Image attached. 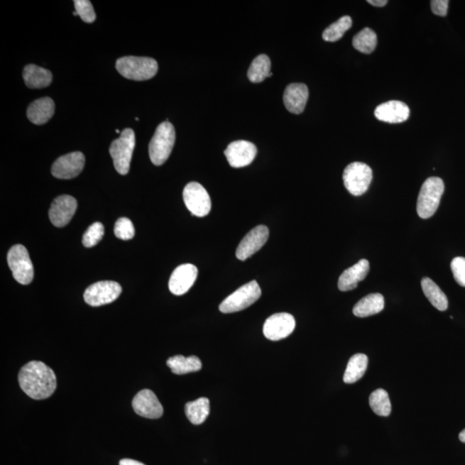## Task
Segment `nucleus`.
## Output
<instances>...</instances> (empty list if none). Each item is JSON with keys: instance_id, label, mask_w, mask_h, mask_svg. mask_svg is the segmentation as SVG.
<instances>
[{"instance_id": "1", "label": "nucleus", "mask_w": 465, "mask_h": 465, "mask_svg": "<svg viewBox=\"0 0 465 465\" xmlns=\"http://www.w3.org/2000/svg\"><path fill=\"white\" fill-rule=\"evenodd\" d=\"M19 385L34 400L50 398L58 386L55 372L41 361H31L22 367L18 375Z\"/></svg>"}, {"instance_id": "2", "label": "nucleus", "mask_w": 465, "mask_h": 465, "mask_svg": "<svg viewBox=\"0 0 465 465\" xmlns=\"http://www.w3.org/2000/svg\"><path fill=\"white\" fill-rule=\"evenodd\" d=\"M116 68L124 78L143 82L156 75L158 63L153 58L125 56L116 60Z\"/></svg>"}, {"instance_id": "3", "label": "nucleus", "mask_w": 465, "mask_h": 465, "mask_svg": "<svg viewBox=\"0 0 465 465\" xmlns=\"http://www.w3.org/2000/svg\"><path fill=\"white\" fill-rule=\"evenodd\" d=\"M176 139L175 129L168 121L160 124L149 143V156L155 165H163L173 151Z\"/></svg>"}, {"instance_id": "4", "label": "nucleus", "mask_w": 465, "mask_h": 465, "mask_svg": "<svg viewBox=\"0 0 465 465\" xmlns=\"http://www.w3.org/2000/svg\"><path fill=\"white\" fill-rule=\"evenodd\" d=\"M444 191V181L438 177H431L424 182L417 201L418 216L428 219L438 209Z\"/></svg>"}, {"instance_id": "5", "label": "nucleus", "mask_w": 465, "mask_h": 465, "mask_svg": "<svg viewBox=\"0 0 465 465\" xmlns=\"http://www.w3.org/2000/svg\"><path fill=\"white\" fill-rule=\"evenodd\" d=\"M135 147L136 136L131 128L124 129L119 138L112 141L110 153L114 167L121 175H128Z\"/></svg>"}, {"instance_id": "6", "label": "nucleus", "mask_w": 465, "mask_h": 465, "mask_svg": "<svg viewBox=\"0 0 465 465\" xmlns=\"http://www.w3.org/2000/svg\"><path fill=\"white\" fill-rule=\"evenodd\" d=\"M261 297V289L256 281H251L230 295L219 306L221 313L239 312L248 308Z\"/></svg>"}, {"instance_id": "7", "label": "nucleus", "mask_w": 465, "mask_h": 465, "mask_svg": "<svg viewBox=\"0 0 465 465\" xmlns=\"http://www.w3.org/2000/svg\"><path fill=\"white\" fill-rule=\"evenodd\" d=\"M7 261L16 281L24 285L31 284L34 278L33 264L23 245L12 246L8 253Z\"/></svg>"}, {"instance_id": "8", "label": "nucleus", "mask_w": 465, "mask_h": 465, "mask_svg": "<svg viewBox=\"0 0 465 465\" xmlns=\"http://www.w3.org/2000/svg\"><path fill=\"white\" fill-rule=\"evenodd\" d=\"M344 185L351 195H363L369 189L372 181V170L362 163H354L347 165L343 173Z\"/></svg>"}, {"instance_id": "9", "label": "nucleus", "mask_w": 465, "mask_h": 465, "mask_svg": "<svg viewBox=\"0 0 465 465\" xmlns=\"http://www.w3.org/2000/svg\"><path fill=\"white\" fill-rule=\"evenodd\" d=\"M122 293V287L114 281H100L88 287L84 291V299L92 307L109 305L116 300Z\"/></svg>"}, {"instance_id": "10", "label": "nucleus", "mask_w": 465, "mask_h": 465, "mask_svg": "<svg viewBox=\"0 0 465 465\" xmlns=\"http://www.w3.org/2000/svg\"><path fill=\"white\" fill-rule=\"evenodd\" d=\"M186 207L193 216L204 217L212 209V200L204 186L197 182H191L185 186L183 192Z\"/></svg>"}, {"instance_id": "11", "label": "nucleus", "mask_w": 465, "mask_h": 465, "mask_svg": "<svg viewBox=\"0 0 465 465\" xmlns=\"http://www.w3.org/2000/svg\"><path fill=\"white\" fill-rule=\"evenodd\" d=\"M296 327L293 315L278 313L270 315L263 327V333L270 341H278L289 337Z\"/></svg>"}, {"instance_id": "12", "label": "nucleus", "mask_w": 465, "mask_h": 465, "mask_svg": "<svg viewBox=\"0 0 465 465\" xmlns=\"http://www.w3.org/2000/svg\"><path fill=\"white\" fill-rule=\"evenodd\" d=\"M86 159L82 152L67 153L55 160L51 173L60 180H71L78 176L84 167Z\"/></svg>"}, {"instance_id": "13", "label": "nucleus", "mask_w": 465, "mask_h": 465, "mask_svg": "<svg viewBox=\"0 0 465 465\" xmlns=\"http://www.w3.org/2000/svg\"><path fill=\"white\" fill-rule=\"evenodd\" d=\"M268 238V228L264 225L257 226L242 239L236 249V257L242 261L248 260L263 248Z\"/></svg>"}, {"instance_id": "14", "label": "nucleus", "mask_w": 465, "mask_h": 465, "mask_svg": "<svg viewBox=\"0 0 465 465\" xmlns=\"http://www.w3.org/2000/svg\"><path fill=\"white\" fill-rule=\"evenodd\" d=\"M229 163L234 168L246 167L257 155L256 146L248 141H233L224 151Z\"/></svg>"}, {"instance_id": "15", "label": "nucleus", "mask_w": 465, "mask_h": 465, "mask_svg": "<svg viewBox=\"0 0 465 465\" xmlns=\"http://www.w3.org/2000/svg\"><path fill=\"white\" fill-rule=\"evenodd\" d=\"M77 200L70 195H62L55 198L50 209V221L55 227L62 228L70 224L72 217L75 216Z\"/></svg>"}, {"instance_id": "16", "label": "nucleus", "mask_w": 465, "mask_h": 465, "mask_svg": "<svg viewBox=\"0 0 465 465\" xmlns=\"http://www.w3.org/2000/svg\"><path fill=\"white\" fill-rule=\"evenodd\" d=\"M132 407L136 413L141 417L159 419L163 415V407L151 390L138 392L133 399Z\"/></svg>"}, {"instance_id": "17", "label": "nucleus", "mask_w": 465, "mask_h": 465, "mask_svg": "<svg viewBox=\"0 0 465 465\" xmlns=\"http://www.w3.org/2000/svg\"><path fill=\"white\" fill-rule=\"evenodd\" d=\"M198 270L192 264H184L173 270L169 280V290L173 295L181 296L192 288L196 282Z\"/></svg>"}, {"instance_id": "18", "label": "nucleus", "mask_w": 465, "mask_h": 465, "mask_svg": "<svg viewBox=\"0 0 465 465\" xmlns=\"http://www.w3.org/2000/svg\"><path fill=\"white\" fill-rule=\"evenodd\" d=\"M376 119L381 122L400 124L405 122L410 117V111L405 103L401 101L391 100L376 108Z\"/></svg>"}, {"instance_id": "19", "label": "nucleus", "mask_w": 465, "mask_h": 465, "mask_svg": "<svg viewBox=\"0 0 465 465\" xmlns=\"http://www.w3.org/2000/svg\"><path fill=\"white\" fill-rule=\"evenodd\" d=\"M309 99V89L305 84L293 83L285 88L284 103L285 108L293 114H301L305 111Z\"/></svg>"}, {"instance_id": "20", "label": "nucleus", "mask_w": 465, "mask_h": 465, "mask_svg": "<svg viewBox=\"0 0 465 465\" xmlns=\"http://www.w3.org/2000/svg\"><path fill=\"white\" fill-rule=\"evenodd\" d=\"M370 270V263L365 258L359 261L357 264L344 270L339 278L338 287L339 290L349 291L357 288L359 283L367 276Z\"/></svg>"}, {"instance_id": "21", "label": "nucleus", "mask_w": 465, "mask_h": 465, "mask_svg": "<svg viewBox=\"0 0 465 465\" xmlns=\"http://www.w3.org/2000/svg\"><path fill=\"white\" fill-rule=\"evenodd\" d=\"M55 113V103L52 99H39L30 104L27 111L28 119L36 125L46 124L52 119Z\"/></svg>"}, {"instance_id": "22", "label": "nucleus", "mask_w": 465, "mask_h": 465, "mask_svg": "<svg viewBox=\"0 0 465 465\" xmlns=\"http://www.w3.org/2000/svg\"><path fill=\"white\" fill-rule=\"evenodd\" d=\"M23 77L26 86L32 89L47 87L53 80L52 72L50 70L33 64L28 65L24 67Z\"/></svg>"}, {"instance_id": "23", "label": "nucleus", "mask_w": 465, "mask_h": 465, "mask_svg": "<svg viewBox=\"0 0 465 465\" xmlns=\"http://www.w3.org/2000/svg\"><path fill=\"white\" fill-rule=\"evenodd\" d=\"M384 309V297L379 293L369 294L356 303L354 314L358 317H368L377 314Z\"/></svg>"}, {"instance_id": "24", "label": "nucleus", "mask_w": 465, "mask_h": 465, "mask_svg": "<svg viewBox=\"0 0 465 465\" xmlns=\"http://www.w3.org/2000/svg\"><path fill=\"white\" fill-rule=\"evenodd\" d=\"M167 365L173 373L177 375L191 373L202 369V362L196 356L188 358L182 355L173 356L168 359Z\"/></svg>"}, {"instance_id": "25", "label": "nucleus", "mask_w": 465, "mask_h": 465, "mask_svg": "<svg viewBox=\"0 0 465 465\" xmlns=\"http://www.w3.org/2000/svg\"><path fill=\"white\" fill-rule=\"evenodd\" d=\"M422 287L425 296L434 308L439 311H444L448 309V299L446 294L431 278H422Z\"/></svg>"}, {"instance_id": "26", "label": "nucleus", "mask_w": 465, "mask_h": 465, "mask_svg": "<svg viewBox=\"0 0 465 465\" xmlns=\"http://www.w3.org/2000/svg\"><path fill=\"white\" fill-rule=\"evenodd\" d=\"M368 366V358L366 354H358L353 356L347 363L344 382L354 383L365 375Z\"/></svg>"}, {"instance_id": "27", "label": "nucleus", "mask_w": 465, "mask_h": 465, "mask_svg": "<svg viewBox=\"0 0 465 465\" xmlns=\"http://www.w3.org/2000/svg\"><path fill=\"white\" fill-rule=\"evenodd\" d=\"M185 415L193 425H201L207 419L210 404L208 398H201L185 404Z\"/></svg>"}, {"instance_id": "28", "label": "nucleus", "mask_w": 465, "mask_h": 465, "mask_svg": "<svg viewBox=\"0 0 465 465\" xmlns=\"http://www.w3.org/2000/svg\"><path fill=\"white\" fill-rule=\"evenodd\" d=\"M270 72V60L268 55H261L253 60L248 72L251 82L261 83L266 78L272 76Z\"/></svg>"}, {"instance_id": "29", "label": "nucleus", "mask_w": 465, "mask_h": 465, "mask_svg": "<svg viewBox=\"0 0 465 465\" xmlns=\"http://www.w3.org/2000/svg\"><path fill=\"white\" fill-rule=\"evenodd\" d=\"M378 44V36L374 31L370 28H365L356 35L353 40V45L355 50L363 53V54H371L375 50Z\"/></svg>"}, {"instance_id": "30", "label": "nucleus", "mask_w": 465, "mask_h": 465, "mask_svg": "<svg viewBox=\"0 0 465 465\" xmlns=\"http://www.w3.org/2000/svg\"><path fill=\"white\" fill-rule=\"evenodd\" d=\"M353 26V20L349 16H344L337 22L332 23L323 31L322 38L326 42H337L346 32Z\"/></svg>"}, {"instance_id": "31", "label": "nucleus", "mask_w": 465, "mask_h": 465, "mask_svg": "<svg viewBox=\"0 0 465 465\" xmlns=\"http://www.w3.org/2000/svg\"><path fill=\"white\" fill-rule=\"evenodd\" d=\"M370 407L376 415L389 416L391 413V403L386 390L378 389L372 392L369 399Z\"/></svg>"}, {"instance_id": "32", "label": "nucleus", "mask_w": 465, "mask_h": 465, "mask_svg": "<svg viewBox=\"0 0 465 465\" xmlns=\"http://www.w3.org/2000/svg\"><path fill=\"white\" fill-rule=\"evenodd\" d=\"M104 234V228L101 222H94L84 234L82 244L86 248H92L102 240Z\"/></svg>"}, {"instance_id": "33", "label": "nucleus", "mask_w": 465, "mask_h": 465, "mask_svg": "<svg viewBox=\"0 0 465 465\" xmlns=\"http://www.w3.org/2000/svg\"><path fill=\"white\" fill-rule=\"evenodd\" d=\"M114 233L115 236L121 240H131L136 234L134 225L128 218H119L116 222Z\"/></svg>"}, {"instance_id": "34", "label": "nucleus", "mask_w": 465, "mask_h": 465, "mask_svg": "<svg viewBox=\"0 0 465 465\" xmlns=\"http://www.w3.org/2000/svg\"><path fill=\"white\" fill-rule=\"evenodd\" d=\"M75 11L84 22L92 23L96 20V14L89 0H75Z\"/></svg>"}, {"instance_id": "35", "label": "nucleus", "mask_w": 465, "mask_h": 465, "mask_svg": "<svg viewBox=\"0 0 465 465\" xmlns=\"http://www.w3.org/2000/svg\"><path fill=\"white\" fill-rule=\"evenodd\" d=\"M451 268L456 282L465 287V258H454L451 263Z\"/></svg>"}, {"instance_id": "36", "label": "nucleus", "mask_w": 465, "mask_h": 465, "mask_svg": "<svg viewBox=\"0 0 465 465\" xmlns=\"http://www.w3.org/2000/svg\"><path fill=\"white\" fill-rule=\"evenodd\" d=\"M448 0H432L431 1L432 13L440 16V17H446L448 12Z\"/></svg>"}, {"instance_id": "37", "label": "nucleus", "mask_w": 465, "mask_h": 465, "mask_svg": "<svg viewBox=\"0 0 465 465\" xmlns=\"http://www.w3.org/2000/svg\"><path fill=\"white\" fill-rule=\"evenodd\" d=\"M119 465H145L143 463L139 462V461L124 459L120 461Z\"/></svg>"}, {"instance_id": "38", "label": "nucleus", "mask_w": 465, "mask_h": 465, "mask_svg": "<svg viewBox=\"0 0 465 465\" xmlns=\"http://www.w3.org/2000/svg\"><path fill=\"white\" fill-rule=\"evenodd\" d=\"M367 3L373 6L383 7L387 5L388 1L387 0H368Z\"/></svg>"}, {"instance_id": "39", "label": "nucleus", "mask_w": 465, "mask_h": 465, "mask_svg": "<svg viewBox=\"0 0 465 465\" xmlns=\"http://www.w3.org/2000/svg\"><path fill=\"white\" fill-rule=\"evenodd\" d=\"M459 439H460L461 442H463V443L465 444V430H464L462 432H460Z\"/></svg>"}, {"instance_id": "40", "label": "nucleus", "mask_w": 465, "mask_h": 465, "mask_svg": "<svg viewBox=\"0 0 465 465\" xmlns=\"http://www.w3.org/2000/svg\"><path fill=\"white\" fill-rule=\"evenodd\" d=\"M74 15H75V16H77V15H78V13H77V12L75 11V12H74Z\"/></svg>"}, {"instance_id": "41", "label": "nucleus", "mask_w": 465, "mask_h": 465, "mask_svg": "<svg viewBox=\"0 0 465 465\" xmlns=\"http://www.w3.org/2000/svg\"><path fill=\"white\" fill-rule=\"evenodd\" d=\"M116 133H120V131H119V129H116Z\"/></svg>"}]
</instances>
